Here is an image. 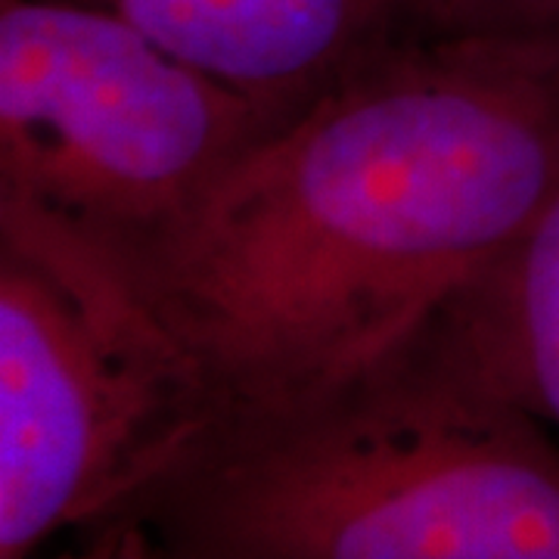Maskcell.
I'll use <instances>...</instances> for the list:
<instances>
[{"label": "cell", "instance_id": "cell-5", "mask_svg": "<svg viewBox=\"0 0 559 559\" xmlns=\"http://www.w3.org/2000/svg\"><path fill=\"white\" fill-rule=\"evenodd\" d=\"M131 22L227 84L277 128L330 91L429 38L419 0H81Z\"/></svg>", "mask_w": 559, "mask_h": 559}, {"label": "cell", "instance_id": "cell-4", "mask_svg": "<svg viewBox=\"0 0 559 559\" xmlns=\"http://www.w3.org/2000/svg\"><path fill=\"white\" fill-rule=\"evenodd\" d=\"M175 426L121 286L60 234L0 221V559L75 532Z\"/></svg>", "mask_w": 559, "mask_h": 559}, {"label": "cell", "instance_id": "cell-2", "mask_svg": "<svg viewBox=\"0 0 559 559\" xmlns=\"http://www.w3.org/2000/svg\"><path fill=\"white\" fill-rule=\"evenodd\" d=\"M72 535L103 559H559V448L432 311L336 380L183 423Z\"/></svg>", "mask_w": 559, "mask_h": 559}, {"label": "cell", "instance_id": "cell-3", "mask_svg": "<svg viewBox=\"0 0 559 559\" xmlns=\"http://www.w3.org/2000/svg\"><path fill=\"white\" fill-rule=\"evenodd\" d=\"M274 131L109 10L0 0V221L112 255L178 221Z\"/></svg>", "mask_w": 559, "mask_h": 559}, {"label": "cell", "instance_id": "cell-7", "mask_svg": "<svg viewBox=\"0 0 559 559\" xmlns=\"http://www.w3.org/2000/svg\"><path fill=\"white\" fill-rule=\"evenodd\" d=\"M429 35L559 38V0H419Z\"/></svg>", "mask_w": 559, "mask_h": 559}, {"label": "cell", "instance_id": "cell-1", "mask_svg": "<svg viewBox=\"0 0 559 559\" xmlns=\"http://www.w3.org/2000/svg\"><path fill=\"white\" fill-rule=\"evenodd\" d=\"M557 190L559 38L429 35L259 140L150 240L84 252L156 348L175 436L377 358Z\"/></svg>", "mask_w": 559, "mask_h": 559}, {"label": "cell", "instance_id": "cell-6", "mask_svg": "<svg viewBox=\"0 0 559 559\" xmlns=\"http://www.w3.org/2000/svg\"><path fill=\"white\" fill-rule=\"evenodd\" d=\"M436 311L503 399L559 426V190L520 240Z\"/></svg>", "mask_w": 559, "mask_h": 559}]
</instances>
